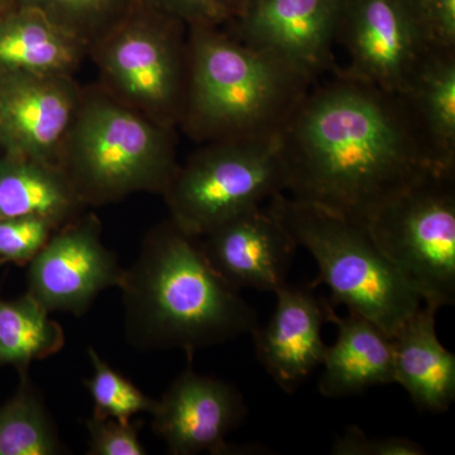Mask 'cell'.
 Instances as JSON below:
<instances>
[{
  "instance_id": "obj_1",
  "label": "cell",
  "mask_w": 455,
  "mask_h": 455,
  "mask_svg": "<svg viewBox=\"0 0 455 455\" xmlns=\"http://www.w3.org/2000/svg\"><path fill=\"white\" fill-rule=\"evenodd\" d=\"M284 191L295 202L368 223L443 166L409 99L335 68L280 131Z\"/></svg>"
},
{
  "instance_id": "obj_2",
  "label": "cell",
  "mask_w": 455,
  "mask_h": 455,
  "mask_svg": "<svg viewBox=\"0 0 455 455\" xmlns=\"http://www.w3.org/2000/svg\"><path fill=\"white\" fill-rule=\"evenodd\" d=\"M122 291L125 339L134 349L194 353L252 334V305L212 267L200 236L172 220L155 227L125 268Z\"/></svg>"
},
{
  "instance_id": "obj_3",
  "label": "cell",
  "mask_w": 455,
  "mask_h": 455,
  "mask_svg": "<svg viewBox=\"0 0 455 455\" xmlns=\"http://www.w3.org/2000/svg\"><path fill=\"white\" fill-rule=\"evenodd\" d=\"M313 84L220 26L190 27L180 123L211 142L277 133Z\"/></svg>"
},
{
  "instance_id": "obj_4",
  "label": "cell",
  "mask_w": 455,
  "mask_h": 455,
  "mask_svg": "<svg viewBox=\"0 0 455 455\" xmlns=\"http://www.w3.org/2000/svg\"><path fill=\"white\" fill-rule=\"evenodd\" d=\"M171 130L112 95H83L57 166L88 208L164 194L179 167Z\"/></svg>"
},
{
  "instance_id": "obj_5",
  "label": "cell",
  "mask_w": 455,
  "mask_h": 455,
  "mask_svg": "<svg viewBox=\"0 0 455 455\" xmlns=\"http://www.w3.org/2000/svg\"><path fill=\"white\" fill-rule=\"evenodd\" d=\"M298 247L316 260L319 275L311 287L325 284L331 304L373 322L390 337L423 301L376 243L367 223L299 203L271 197Z\"/></svg>"
},
{
  "instance_id": "obj_6",
  "label": "cell",
  "mask_w": 455,
  "mask_h": 455,
  "mask_svg": "<svg viewBox=\"0 0 455 455\" xmlns=\"http://www.w3.org/2000/svg\"><path fill=\"white\" fill-rule=\"evenodd\" d=\"M281 136L212 140L173 173L164 197L171 220L194 235L283 194Z\"/></svg>"
},
{
  "instance_id": "obj_7",
  "label": "cell",
  "mask_w": 455,
  "mask_h": 455,
  "mask_svg": "<svg viewBox=\"0 0 455 455\" xmlns=\"http://www.w3.org/2000/svg\"><path fill=\"white\" fill-rule=\"evenodd\" d=\"M376 243L424 304L455 301V171L419 180L367 223Z\"/></svg>"
},
{
  "instance_id": "obj_8",
  "label": "cell",
  "mask_w": 455,
  "mask_h": 455,
  "mask_svg": "<svg viewBox=\"0 0 455 455\" xmlns=\"http://www.w3.org/2000/svg\"><path fill=\"white\" fill-rule=\"evenodd\" d=\"M182 23L134 4L92 44L112 97L172 128L181 122L188 88V44Z\"/></svg>"
},
{
  "instance_id": "obj_9",
  "label": "cell",
  "mask_w": 455,
  "mask_h": 455,
  "mask_svg": "<svg viewBox=\"0 0 455 455\" xmlns=\"http://www.w3.org/2000/svg\"><path fill=\"white\" fill-rule=\"evenodd\" d=\"M337 44L349 56L344 73L401 94L433 50L411 0H346Z\"/></svg>"
},
{
  "instance_id": "obj_10",
  "label": "cell",
  "mask_w": 455,
  "mask_h": 455,
  "mask_svg": "<svg viewBox=\"0 0 455 455\" xmlns=\"http://www.w3.org/2000/svg\"><path fill=\"white\" fill-rule=\"evenodd\" d=\"M125 268L101 241V224L84 214L55 230L27 266V292L52 313L83 316L106 290L119 289Z\"/></svg>"
},
{
  "instance_id": "obj_11",
  "label": "cell",
  "mask_w": 455,
  "mask_h": 455,
  "mask_svg": "<svg viewBox=\"0 0 455 455\" xmlns=\"http://www.w3.org/2000/svg\"><path fill=\"white\" fill-rule=\"evenodd\" d=\"M346 0H247L230 20L233 33L311 83L337 68V44Z\"/></svg>"
},
{
  "instance_id": "obj_12",
  "label": "cell",
  "mask_w": 455,
  "mask_h": 455,
  "mask_svg": "<svg viewBox=\"0 0 455 455\" xmlns=\"http://www.w3.org/2000/svg\"><path fill=\"white\" fill-rule=\"evenodd\" d=\"M200 242L212 267L236 291L276 292L298 248L272 199L212 228Z\"/></svg>"
},
{
  "instance_id": "obj_13",
  "label": "cell",
  "mask_w": 455,
  "mask_h": 455,
  "mask_svg": "<svg viewBox=\"0 0 455 455\" xmlns=\"http://www.w3.org/2000/svg\"><path fill=\"white\" fill-rule=\"evenodd\" d=\"M82 99L71 76L0 74L3 152L57 164Z\"/></svg>"
},
{
  "instance_id": "obj_14",
  "label": "cell",
  "mask_w": 455,
  "mask_h": 455,
  "mask_svg": "<svg viewBox=\"0 0 455 455\" xmlns=\"http://www.w3.org/2000/svg\"><path fill=\"white\" fill-rule=\"evenodd\" d=\"M152 430L172 455L228 454L226 438L247 415L235 386L196 373L188 364L156 401Z\"/></svg>"
},
{
  "instance_id": "obj_15",
  "label": "cell",
  "mask_w": 455,
  "mask_h": 455,
  "mask_svg": "<svg viewBox=\"0 0 455 455\" xmlns=\"http://www.w3.org/2000/svg\"><path fill=\"white\" fill-rule=\"evenodd\" d=\"M275 295L277 302L271 319L251 335L260 366L281 390L293 394L324 358V299H317L313 287L289 283Z\"/></svg>"
},
{
  "instance_id": "obj_16",
  "label": "cell",
  "mask_w": 455,
  "mask_h": 455,
  "mask_svg": "<svg viewBox=\"0 0 455 455\" xmlns=\"http://www.w3.org/2000/svg\"><path fill=\"white\" fill-rule=\"evenodd\" d=\"M324 305L326 322L337 326L338 337L333 346H326L320 395L343 398L395 383L390 335L355 311L348 310V315L340 316L325 299Z\"/></svg>"
},
{
  "instance_id": "obj_17",
  "label": "cell",
  "mask_w": 455,
  "mask_h": 455,
  "mask_svg": "<svg viewBox=\"0 0 455 455\" xmlns=\"http://www.w3.org/2000/svg\"><path fill=\"white\" fill-rule=\"evenodd\" d=\"M439 307H421L392 335L395 383L420 411H448L455 400V355L436 334Z\"/></svg>"
},
{
  "instance_id": "obj_18",
  "label": "cell",
  "mask_w": 455,
  "mask_h": 455,
  "mask_svg": "<svg viewBox=\"0 0 455 455\" xmlns=\"http://www.w3.org/2000/svg\"><path fill=\"white\" fill-rule=\"evenodd\" d=\"M86 47L35 9L0 12V74L71 76Z\"/></svg>"
},
{
  "instance_id": "obj_19",
  "label": "cell",
  "mask_w": 455,
  "mask_h": 455,
  "mask_svg": "<svg viewBox=\"0 0 455 455\" xmlns=\"http://www.w3.org/2000/svg\"><path fill=\"white\" fill-rule=\"evenodd\" d=\"M86 208L57 164L0 155V220L40 217L62 227Z\"/></svg>"
},
{
  "instance_id": "obj_20",
  "label": "cell",
  "mask_w": 455,
  "mask_h": 455,
  "mask_svg": "<svg viewBox=\"0 0 455 455\" xmlns=\"http://www.w3.org/2000/svg\"><path fill=\"white\" fill-rule=\"evenodd\" d=\"M405 95L440 164L455 170V50H430Z\"/></svg>"
},
{
  "instance_id": "obj_21",
  "label": "cell",
  "mask_w": 455,
  "mask_h": 455,
  "mask_svg": "<svg viewBox=\"0 0 455 455\" xmlns=\"http://www.w3.org/2000/svg\"><path fill=\"white\" fill-rule=\"evenodd\" d=\"M64 347V329L32 295L0 298V367L25 372Z\"/></svg>"
},
{
  "instance_id": "obj_22",
  "label": "cell",
  "mask_w": 455,
  "mask_h": 455,
  "mask_svg": "<svg viewBox=\"0 0 455 455\" xmlns=\"http://www.w3.org/2000/svg\"><path fill=\"white\" fill-rule=\"evenodd\" d=\"M20 373L13 396L0 405V455L68 453L42 394L28 376Z\"/></svg>"
},
{
  "instance_id": "obj_23",
  "label": "cell",
  "mask_w": 455,
  "mask_h": 455,
  "mask_svg": "<svg viewBox=\"0 0 455 455\" xmlns=\"http://www.w3.org/2000/svg\"><path fill=\"white\" fill-rule=\"evenodd\" d=\"M9 4L35 9L92 46L130 13L132 0H8Z\"/></svg>"
},
{
  "instance_id": "obj_24",
  "label": "cell",
  "mask_w": 455,
  "mask_h": 455,
  "mask_svg": "<svg viewBox=\"0 0 455 455\" xmlns=\"http://www.w3.org/2000/svg\"><path fill=\"white\" fill-rule=\"evenodd\" d=\"M88 357L92 366V377L84 381L94 410L92 416L98 419H114L128 423L134 416L151 414L156 406L155 398L140 391L134 383L125 379L100 357L97 349L89 347Z\"/></svg>"
},
{
  "instance_id": "obj_25",
  "label": "cell",
  "mask_w": 455,
  "mask_h": 455,
  "mask_svg": "<svg viewBox=\"0 0 455 455\" xmlns=\"http://www.w3.org/2000/svg\"><path fill=\"white\" fill-rule=\"evenodd\" d=\"M59 228L40 217L0 220V260L27 267Z\"/></svg>"
},
{
  "instance_id": "obj_26",
  "label": "cell",
  "mask_w": 455,
  "mask_h": 455,
  "mask_svg": "<svg viewBox=\"0 0 455 455\" xmlns=\"http://www.w3.org/2000/svg\"><path fill=\"white\" fill-rule=\"evenodd\" d=\"M142 424L98 419H86L89 435L88 455H146L145 445L140 439Z\"/></svg>"
},
{
  "instance_id": "obj_27",
  "label": "cell",
  "mask_w": 455,
  "mask_h": 455,
  "mask_svg": "<svg viewBox=\"0 0 455 455\" xmlns=\"http://www.w3.org/2000/svg\"><path fill=\"white\" fill-rule=\"evenodd\" d=\"M133 4L184 26H221L230 22L220 0H132Z\"/></svg>"
},
{
  "instance_id": "obj_28",
  "label": "cell",
  "mask_w": 455,
  "mask_h": 455,
  "mask_svg": "<svg viewBox=\"0 0 455 455\" xmlns=\"http://www.w3.org/2000/svg\"><path fill=\"white\" fill-rule=\"evenodd\" d=\"M334 455H423L425 449L414 440L403 436L373 438L358 427H350L334 440Z\"/></svg>"
},
{
  "instance_id": "obj_29",
  "label": "cell",
  "mask_w": 455,
  "mask_h": 455,
  "mask_svg": "<svg viewBox=\"0 0 455 455\" xmlns=\"http://www.w3.org/2000/svg\"><path fill=\"white\" fill-rule=\"evenodd\" d=\"M427 44L455 50V0H411Z\"/></svg>"
},
{
  "instance_id": "obj_30",
  "label": "cell",
  "mask_w": 455,
  "mask_h": 455,
  "mask_svg": "<svg viewBox=\"0 0 455 455\" xmlns=\"http://www.w3.org/2000/svg\"><path fill=\"white\" fill-rule=\"evenodd\" d=\"M223 7L226 8L228 16H229L230 20H235L239 13H241L242 9H243L245 3L247 0H220Z\"/></svg>"
},
{
  "instance_id": "obj_31",
  "label": "cell",
  "mask_w": 455,
  "mask_h": 455,
  "mask_svg": "<svg viewBox=\"0 0 455 455\" xmlns=\"http://www.w3.org/2000/svg\"><path fill=\"white\" fill-rule=\"evenodd\" d=\"M8 0H0V12H2L5 7H8Z\"/></svg>"
},
{
  "instance_id": "obj_32",
  "label": "cell",
  "mask_w": 455,
  "mask_h": 455,
  "mask_svg": "<svg viewBox=\"0 0 455 455\" xmlns=\"http://www.w3.org/2000/svg\"><path fill=\"white\" fill-rule=\"evenodd\" d=\"M3 154L2 140H0V155Z\"/></svg>"
},
{
  "instance_id": "obj_33",
  "label": "cell",
  "mask_w": 455,
  "mask_h": 455,
  "mask_svg": "<svg viewBox=\"0 0 455 455\" xmlns=\"http://www.w3.org/2000/svg\"><path fill=\"white\" fill-rule=\"evenodd\" d=\"M3 266H4V263H3L2 260H0V268H2Z\"/></svg>"
}]
</instances>
